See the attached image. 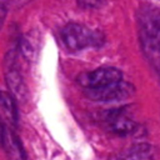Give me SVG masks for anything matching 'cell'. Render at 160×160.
I'll return each mask as SVG.
<instances>
[{"label":"cell","mask_w":160,"mask_h":160,"mask_svg":"<svg viewBox=\"0 0 160 160\" xmlns=\"http://www.w3.org/2000/svg\"><path fill=\"white\" fill-rule=\"evenodd\" d=\"M122 79V72L118 68L112 66H102L90 72H84L79 75L78 81L86 89L99 88L102 85H108Z\"/></svg>","instance_id":"cell-5"},{"label":"cell","mask_w":160,"mask_h":160,"mask_svg":"<svg viewBox=\"0 0 160 160\" xmlns=\"http://www.w3.org/2000/svg\"><path fill=\"white\" fill-rule=\"evenodd\" d=\"M4 71H5V79H6V84L9 86L10 94L12 95V98H16L18 100L24 101L28 96V89H26L24 78L21 75L20 68L16 62V54L14 50H9L5 56Z\"/></svg>","instance_id":"cell-4"},{"label":"cell","mask_w":160,"mask_h":160,"mask_svg":"<svg viewBox=\"0 0 160 160\" xmlns=\"http://www.w3.org/2000/svg\"><path fill=\"white\" fill-rule=\"evenodd\" d=\"M135 94V86L128 81H115L108 85L99 88L86 89V95L94 101L109 102V101H120L125 100Z\"/></svg>","instance_id":"cell-3"},{"label":"cell","mask_w":160,"mask_h":160,"mask_svg":"<svg viewBox=\"0 0 160 160\" xmlns=\"http://www.w3.org/2000/svg\"><path fill=\"white\" fill-rule=\"evenodd\" d=\"M0 142L9 160H25L24 148L12 128L0 125Z\"/></svg>","instance_id":"cell-6"},{"label":"cell","mask_w":160,"mask_h":160,"mask_svg":"<svg viewBox=\"0 0 160 160\" xmlns=\"http://www.w3.org/2000/svg\"><path fill=\"white\" fill-rule=\"evenodd\" d=\"M2 4H9V2H12V1H18V0H0Z\"/></svg>","instance_id":"cell-12"},{"label":"cell","mask_w":160,"mask_h":160,"mask_svg":"<svg viewBox=\"0 0 160 160\" xmlns=\"http://www.w3.org/2000/svg\"><path fill=\"white\" fill-rule=\"evenodd\" d=\"M2 19H4V12H2V9H0V26L2 24Z\"/></svg>","instance_id":"cell-11"},{"label":"cell","mask_w":160,"mask_h":160,"mask_svg":"<svg viewBox=\"0 0 160 160\" xmlns=\"http://www.w3.org/2000/svg\"><path fill=\"white\" fill-rule=\"evenodd\" d=\"M18 108L12 95L0 91V125L14 128L18 124Z\"/></svg>","instance_id":"cell-8"},{"label":"cell","mask_w":160,"mask_h":160,"mask_svg":"<svg viewBox=\"0 0 160 160\" xmlns=\"http://www.w3.org/2000/svg\"><path fill=\"white\" fill-rule=\"evenodd\" d=\"M109 128L112 132L125 136L136 129V122L125 112L124 109H115L108 114Z\"/></svg>","instance_id":"cell-7"},{"label":"cell","mask_w":160,"mask_h":160,"mask_svg":"<svg viewBox=\"0 0 160 160\" xmlns=\"http://www.w3.org/2000/svg\"><path fill=\"white\" fill-rule=\"evenodd\" d=\"M139 41L150 65L159 71L160 68V12L152 4H142L136 12Z\"/></svg>","instance_id":"cell-1"},{"label":"cell","mask_w":160,"mask_h":160,"mask_svg":"<svg viewBox=\"0 0 160 160\" xmlns=\"http://www.w3.org/2000/svg\"><path fill=\"white\" fill-rule=\"evenodd\" d=\"M76 2L82 9H96L100 8L105 0H76Z\"/></svg>","instance_id":"cell-10"},{"label":"cell","mask_w":160,"mask_h":160,"mask_svg":"<svg viewBox=\"0 0 160 160\" xmlns=\"http://www.w3.org/2000/svg\"><path fill=\"white\" fill-rule=\"evenodd\" d=\"M61 38L70 51H81L88 48H100L104 44V35L81 24L70 22L61 30Z\"/></svg>","instance_id":"cell-2"},{"label":"cell","mask_w":160,"mask_h":160,"mask_svg":"<svg viewBox=\"0 0 160 160\" xmlns=\"http://www.w3.org/2000/svg\"><path fill=\"white\" fill-rule=\"evenodd\" d=\"M152 148L149 144H134L111 156L110 160H151Z\"/></svg>","instance_id":"cell-9"}]
</instances>
